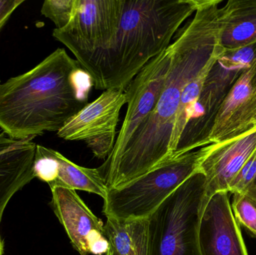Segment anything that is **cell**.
<instances>
[{"label": "cell", "instance_id": "8fae6325", "mask_svg": "<svg viewBox=\"0 0 256 255\" xmlns=\"http://www.w3.org/2000/svg\"><path fill=\"white\" fill-rule=\"evenodd\" d=\"M256 127V56L221 105L208 145L238 137Z\"/></svg>", "mask_w": 256, "mask_h": 255}, {"label": "cell", "instance_id": "603a6c76", "mask_svg": "<svg viewBox=\"0 0 256 255\" xmlns=\"http://www.w3.org/2000/svg\"><path fill=\"white\" fill-rule=\"evenodd\" d=\"M4 254V243L0 236V255Z\"/></svg>", "mask_w": 256, "mask_h": 255}, {"label": "cell", "instance_id": "9a60e30c", "mask_svg": "<svg viewBox=\"0 0 256 255\" xmlns=\"http://www.w3.org/2000/svg\"><path fill=\"white\" fill-rule=\"evenodd\" d=\"M220 41L226 50L256 42V0H230L220 7Z\"/></svg>", "mask_w": 256, "mask_h": 255}, {"label": "cell", "instance_id": "d6986e66", "mask_svg": "<svg viewBox=\"0 0 256 255\" xmlns=\"http://www.w3.org/2000/svg\"><path fill=\"white\" fill-rule=\"evenodd\" d=\"M74 4L75 0H46L40 12L55 24L56 28L60 29L72 19Z\"/></svg>", "mask_w": 256, "mask_h": 255}, {"label": "cell", "instance_id": "5bb4252c", "mask_svg": "<svg viewBox=\"0 0 256 255\" xmlns=\"http://www.w3.org/2000/svg\"><path fill=\"white\" fill-rule=\"evenodd\" d=\"M0 133V223L12 198L34 178L37 144Z\"/></svg>", "mask_w": 256, "mask_h": 255}, {"label": "cell", "instance_id": "8992f818", "mask_svg": "<svg viewBox=\"0 0 256 255\" xmlns=\"http://www.w3.org/2000/svg\"><path fill=\"white\" fill-rule=\"evenodd\" d=\"M256 56V42L230 49L218 58L206 76L195 111L180 136L173 157L208 145L215 118L230 90Z\"/></svg>", "mask_w": 256, "mask_h": 255}, {"label": "cell", "instance_id": "e0dca14e", "mask_svg": "<svg viewBox=\"0 0 256 255\" xmlns=\"http://www.w3.org/2000/svg\"><path fill=\"white\" fill-rule=\"evenodd\" d=\"M105 234L118 255H147L148 220L106 217Z\"/></svg>", "mask_w": 256, "mask_h": 255}, {"label": "cell", "instance_id": "5b68a950", "mask_svg": "<svg viewBox=\"0 0 256 255\" xmlns=\"http://www.w3.org/2000/svg\"><path fill=\"white\" fill-rule=\"evenodd\" d=\"M208 147L171 159L118 188L110 189L103 213L117 220L147 219L198 171Z\"/></svg>", "mask_w": 256, "mask_h": 255}, {"label": "cell", "instance_id": "d4e9b609", "mask_svg": "<svg viewBox=\"0 0 256 255\" xmlns=\"http://www.w3.org/2000/svg\"></svg>", "mask_w": 256, "mask_h": 255}, {"label": "cell", "instance_id": "2e32d148", "mask_svg": "<svg viewBox=\"0 0 256 255\" xmlns=\"http://www.w3.org/2000/svg\"><path fill=\"white\" fill-rule=\"evenodd\" d=\"M57 168L50 187H63L94 193L104 200L108 188L98 169H90L75 164L58 151H54Z\"/></svg>", "mask_w": 256, "mask_h": 255}, {"label": "cell", "instance_id": "ac0fdd59", "mask_svg": "<svg viewBox=\"0 0 256 255\" xmlns=\"http://www.w3.org/2000/svg\"><path fill=\"white\" fill-rule=\"evenodd\" d=\"M233 214L238 224L246 227L256 238V201L245 194H233Z\"/></svg>", "mask_w": 256, "mask_h": 255}, {"label": "cell", "instance_id": "9c48e42d", "mask_svg": "<svg viewBox=\"0 0 256 255\" xmlns=\"http://www.w3.org/2000/svg\"><path fill=\"white\" fill-rule=\"evenodd\" d=\"M171 57L170 45L152 58L130 83L126 90L128 104L126 117L114 150L102 166L112 164L121 157L136 132L154 109L168 73Z\"/></svg>", "mask_w": 256, "mask_h": 255}, {"label": "cell", "instance_id": "7c38bea8", "mask_svg": "<svg viewBox=\"0 0 256 255\" xmlns=\"http://www.w3.org/2000/svg\"><path fill=\"white\" fill-rule=\"evenodd\" d=\"M202 255H248L228 191L214 194L203 210L198 232Z\"/></svg>", "mask_w": 256, "mask_h": 255}, {"label": "cell", "instance_id": "4fadbf2b", "mask_svg": "<svg viewBox=\"0 0 256 255\" xmlns=\"http://www.w3.org/2000/svg\"><path fill=\"white\" fill-rule=\"evenodd\" d=\"M198 167L206 181V205L218 192L228 191L230 184L256 151V127L244 134L207 145Z\"/></svg>", "mask_w": 256, "mask_h": 255}, {"label": "cell", "instance_id": "277c9868", "mask_svg": "<svg viewBox=\"0 0 256 255\" xmlns=\"http://www.w3.org/2000/svg\"><path fill=\"white\" fill-rule=\"evenodd\" d=\"M206 192V178L197 171L148 217L147 255H202Z\"/></svg>", "mask_w": 256, "mask_h": 255}, {"label": "cell", "instance_id": "ba28073f", "mask_svg": "<svg viewBox=\"0 0 256 255\" xmlns=\"http://www.w3.org/2000/svg\"><path fill=\"white\" fill-rule=\"evenodd\" d=\"M126 103V91L106 90L70 118L57 136L66 141H82L96 158L106 160L115 146L120 112Z\"/></svg>", "mask_w": 256, "mask_h": 255}, {"label": "cell", "instance_id": "7402d4cb", "mask_svg": "<svg viewBox=\"0 0 256 255\" xmlns=\"http://www.w3.org/2000/svg\"><path fill=\"white\" fill-rule=\"evenodd\" d=\"M245 195L250 196V197L256 201V177L255 181L252 183V185L250 187L249 190H248Z\"/></svg>", "mask_w": 256, "mask_h": 255}, {"label": "cell", "instance_id": "cb8c5ba5", "mask_svg": "<svg viewBox=\"0 0 256 255\" xmlns=\"http://www.w3.org/2000/svg\"><path fill=\"white\" fill-rule=\"evenodd\" d=\"M106 255H118L117 254L116 252L114 250L112 247L110 246L109 250H108V253H106Z\"/></svg>", "mask_w": 256, "mask_h": 255}, {"label": "cell", "instance_id": "6da1fadb", "mask_svg": "<svg viewBox=\"0 0 256 255\" xmlns=\"http://www.w3.org/2000/svg\"><path fill=\"white\" fill-rule=\"evenodd\" d=\"M200 0L194 17L171 43L170 68L156 106L121 157L98 168L108 190L118 188L171 160V142L182 94L197 76L209 71L226 49L221 44L220 4Z\"/></svg>", "mask_w": 256, "mask_h": 255}, {"label": "cell", "instance_id": "30bf717a", "mask_svg": "<svg viewBox=\"0 0 256 255\" xmlns=\"http://www.w3.org/2000/svg\"><path fill=\"white\" fill-rule=\"evenodd\" d=\"M51 207L74 248L80 255H103L110 244L104 225L84 203L75 190L51 188Z\"/></svg>", "mask_w": 256, "mask_h": 255}, {"label": "cell", "instance_id": "7a4b0ae2", "mask_svg": "<svg viewBox=\"0 0 256 255\" xmlns=\"http://www.w3.org/2000/svg\"><path fill=\"white\" fill-rule=\"evenodd\" d=\"M200 0H124L120 26L100 50L76 57L104 91H126L142 69L171 45Z\"/></svg>", "mask_w": 256, "mask_h": 255}, {"label": "cell", "instance_id": "3957f363", "mask_svg": "<svg viewBox=\"0 0 256 255\" xmlns=\"http://www.w3.org/2000/svg\"><path fill=\"white\" fill-rule=\"evenodd\" d=\"M80 67L58 48L26 73L0 82V128L16 139L57 133L88 103L74 79Z\"/></svg>", "mask_w": 256, "mask_h": 255}, {"label": "cell", "instance_id": "44dd1931", "mask_svg": "<svg viewBox=\"0 0 256 255\" xmlns=\"http://www.w3.org/2000/svg\"><path fill=\"white\" fill-rule=\"evenodd\" d=\"M24 0H0V31Z\"/></svg>", "mask_w": 256, "mask_h": 255}, {"label": "cell", "instance_id": "52a82bcc", "mask_svg": "<svg viewBox=\"0 0 256 255\" xmlns=\"http://www.w3.org/2000/svg\"><path fill=\"white\" fill-rule=\"evenodd\" d=\"M124 0H75L73 16L52 36L75 57L93 53L112 40L120 26Z\"/></svg>", "mask_w": 256, "mask_h": 255}, {"label": "cell", "instance_id": "ffe728a7", "mask_svg": "<svg viewBox=\"0 0 256 255\" xmlns=\"http://www.w3.org/2000/svg\"><path fill=\"white\" fill-rule=\"evenodd\" d=\"M256 177V151L234 177L228 187V193L246 194Z\"/></svg>", "mask_w": 256, "mask_h": 255}]
</instances>
